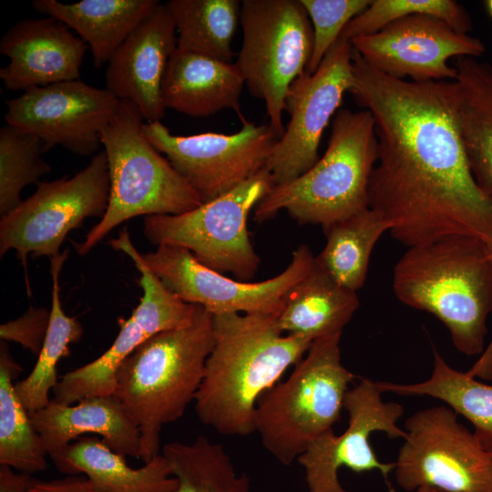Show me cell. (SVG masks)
<instances>
[{"label":"cell","instance_id":"1","mask_svg":"<svg viewBox=\"0 0 492 492\" xmlns=\"http://www.w3.org/2000/svg\"><path fill=\"white\" fill-rule=\"evenodd\" d=\"M350 91L374 118L377 159L369 209L409 247L466 235L492 245V192L475 179L467 159L453 81L397 79L353 53Z\"/></svg>","mask_w":492,"mask_h":492},{"label":"cell","instance_id":"2","mask_svg":"<svg viewBox=\"0 0 492 492\" xmlns=\"http://www.w3.org/2000/svg\"><path fill=\"white\" fill-rule=\"evenodd\" d=\"M213 335L194 398L197 416L220 435L249 436L255 432L261 397L303 358L313 341L283 333L277 315L267 313L213 315Z\"/></svg>","mask_w":492,"mask_h":492},{"label":"cell","instance_id":"3","mask_svg":"<svg viewBox=\"0 0 492 492\" xmlns=\"http://www.w3.org/2000/svg\"><path fill=\"white\" fill-rule=\"evenodd\" d=\"M392 284L401 302L445 324L456 350L468 356L485 351L492 261L483 241L458 235L409 247L394 267Z\"/></svg>","mask_w":492,"mask_h":492},{"label":"cell","instance_id":"4","mask_svg":"<svg viewBox=\"0 0 492 492\" xmlns=\"http://www.w3.org/2000/svg\"><path fill=\"white\" fill-rule=\"evenodd\" d=\"M213 344V314L197 304L190 325L157 333L119 367L113 395L139 431L144 463L160 454L163 425L194 401Z\"/></svg>","mask_w":492,"mask_h":492},{"label":"cell","instance_id":"5","mask_svg":"<svg viewBox=\"0 0 492 492\" xmlns=\"http://www.w3.org/2000/svg\"><path fill=\"white\" fill-rule=\"evenodd\" d=\"M377 159L374 118L367 109H339L323 156L298 178L274 186L254 208L262 222L279 211L323 228L369 209L368 187Z\"/></svg>","mask_w":492,"mask_h":492},{"label":"cell","instance_id":"6","mask_svg":"<svg viewBox=\"0 0 492 492\" xmlns=\"http://www.w3.org/2000/svg\"><path fill=\"white\" fill-rule=\"evenodd\" d=\"M142 120L133 103L119 100L114 117L101 132L109 170L108 205L84 241L72 242L79 255H87L114 228L134 217L181 214L203 203L144 136Z\"/></svg>","mask_w":492,"mask_h":492},{"label":"cell","instance_id":"7","mask_svg":"<svg viewBox=\"0 0 492 492\" xmlns=\"http://www.w3.org/2000/svg\"><path fill=\"white\" fill-rule=\"evenodd\" d=\"M341 336L314 340L290 376L257 405L255 432L264 448L286 466L340 419L354 378L342 363Z\"/></svg>","mask_w":492,"mask_h":492},{"label":"cell","instance_id":"8","mask_svg":"<svg viewBox=\"0 0 492 492\" xmlns=\"http://www.w3.org/2000/svg\"><path fill=\"white\" fill-rule=\"evenodd\" d=\"M242 45L234 63L250 93L263 100L269 125L281 138L292 83L310 62L313 33L301 0H243Z\"/></svg>","mask_w":492,"mask_h":492},{"label":"cell","instance_id":"9","mask_svg":"<svg viewBox=\"0 0 492 492\" xmlns=\"http://www.w3.org/2000/svg\"><path fill=\"white\" fill-rule=\"evenodd\" d=\"M274 187L263 169L229 192L187 212L144 217L143 233L152 244L189 250L206 267L249 282L261 260L251 241V210Z\"/></svg>","mask_w":492,"mask_h":492},{"label":"cell","instance_id":"10","mask_svg":"<svg viewBox=\"0 0 492 492\" xmlns=\"http://www.w3.org/2000/svg\"><path fill=\"white\" fill-rule=\"evenodd\" d=\"M109 190L104 150L72 178L38 182L33 195L1 217L0 256L15 250L26 271L29 254L50 259L60 254V247L72 230L79 228L87 218L104 216Z\"/></svg>","mask_w":492,"mask_h":492},{"label":"cell","instance_id":"11","mask_svg":"<svg viewBox=\"0 0 492 492\" xmlns=\"http://www.w3.org/2000/svg\"><path fill=\"white\" fill-rule=\"evenodd\" d=\"M405 431L393 471L401 488L492 492V456L452 408L420 410L405 421Z\"/></svg>","mask_w":492,"mask_h":492},{"label":"cell","instance_id":"12","mask_svg":"<svg viewBox=\"0 0 492 492\" xmlns=\"http://www.w3.org/2000/svg\"><path fill=\"white\" fill-rule=\"evenodd\" d=\"M233 134L176 136L160 121L144 123L147 139L185 178L203 202L223 195L261 169L280 139L268 124L241 119Z\"/></svg>","mask_w":492,"mask_h":492},{"label":"cell","instance_id":"13","mask_svg":"<svg viewBox=\"0 0 492 492\" xmlns=\"http://www.w3.org/2000/svg\"><path fill=\"white\" fill-rule=\"evenodd\" d=\"M163 284L183 301L198 304L211 314L267 313L278 315L290 289L310 270L314 255L306 244L292 253L286 269L257 282L226 277L201 264L187 249L159 245L141 254Z\"/></svg>","mask_w":492,"mask_h":492},{"label":"cell","instance_id":"14","mask_svg":"<svg viewBox=\"0 0 492 492\" xmlns=\"http://www.w3.org/2000/svg\"><path fill=\"white\" fill-rule=\"evenodd\" d=\"M353 52L351 42L339 37L314 73L306 71L292 83L285 109L291 119L265 166L274 186L298 178L318 161L323 130L354 86Z\"/></svg>","mask_w":492,"mask_h":492},{"label":"cell","instance_id":"15","mask_svg":"<svg viewBox=\"0 0 492 492\" xmlns=\"http://www.w3.org/2000/svg\"><path fill=\"white\" fill-rule=\"evenodd\" d=\"M125 253L140 273V302L128 319L118 318L119 332L104 354L61 377L53 390V399L58 403L73 405L87 396L113 395L119 367L139 345L157 333L186 327L194 320L197 304L168 289L133 245H128Z\"/></svg>","mask_w":492,"mask_h":492},{"label":"cell","instance_id":"16","mask_svg":"<svg viewBox=\"0 0 492 492\" xmlns=\"http://www.w3.org/2000/svg\"><path fill=\"white\" fill-rule=\"evenodd\" d=\"M376 381L362 378L345 395L343 409L348 414V426L341 435L331 429L316 438L298 457L305 473L309 492H354L340 483V468L363 473L378 470L387 479L394 463L377 458L369 442L373 432L381 431L390 438L405 437L397 425L404 414L398 403L384 402Z\"/></svg>","mask_w":492,"mask_h":492},{"label":"cell","instance_id":"17","mask_svg":"<svg viewBox=\"0 0 492 492\" xmlns=\"http://www.w3.org/2000/svg\"><path fill=\"white\" fill-rule=\"evenodd\" d=\"M119 99L107 88L80 80L64 81L25 91L6 101L5 121L54 146L81 156L96 152L103 128L114 117Z\"/></svg>","mask_w":492,"mask_h":492},{"label":"cell","instance_id":"18","mask_svg":"<svg viewBox=\"0 0 492 492\" xmlns=\"http://www.w3.org/2000/svg\"><path fill=\"white\" fill-rule=\"evenodd\" d=\"M350 42L354 50L379 72L415 82L456 80L457 71L449 64L450 58H478L486 51L479 38L426 15L403 17Z\"/></svg>","mask_w":492,"mask_h":492},{"label":"cell","instance_id":"19","mask_svg":"<svg viewBox=\"0 0 492 492\" xmlns=\"http://www.w3.org/2000/svg\"><path fill=\"white\" fill-rule=\"evenodd\" d=\"M176 33L169 9L159 3L108 63L106 88L119 100L133 103L148 123L160 121L165 115L161 86L177 49Z\"/></svg>","mask_w":492,"mask_h":492},{"label":"cell","instance_id":"20","mask_svg":"<svg viewBox=\"0 0 492 492\" xmlns=\"http://www.w3.org/2000/svg\"><path fill=\"white\" fill-rule=\"evenodd\" d=\"M88 46L62 22L53 18L24 19L0 40V53L9 58L0 78L9 90L78 80Z\"/></svg>","mask_w":492,"mask_h":492},{"label":"cell","instance_id":"21","mask_svg":"<svg viewBox=\"0 0 492 492\" xmlns=\"http://www.w3.org/2000/svg\"><path fill=\"white\" fill-rule=\"evenodd\" d=\"M75 404L51 399L45 407L29 413L52 461L83 434L100 436L116 453L140 458L139 431L114 395L87 396Z\"/></svg>","mask_w":492,"mask_h":492},{"label":"cell","instance_id":"22","mask_svg":"<svg viewBox=\"0 0 492 492\" xmlns=\"http://www.w3.org/2000/svg\"><path fill=\"white\" fill-rule=\"evenodd\" d=\"M245 80L231 62L176 49L161 86L166 108L190 117H207L230 108L241 119V94Z\"/></svg>","mask_w":492,"mask_h":492},{"label":"cell","instance_id":"23","mask_svg":"<svg viewBox=\"0 0 492 492\" xmlns=\"http://www.w3.org/2000/svg\"><path fill=\"white\" fill-rule=\"evenodd\" d=\"M356 292L335 282L315 261L287 292L277 315L286 334L316 339L342 334L359 307Z\"/></svg>","mask_w":492,"mask_h":492},{"label":"cell","instance_id":"24","mask_svg":"<svg viewBox=\"0 0 492 492\" xmlns=\"http://www.w3.org/2000/svg\"><path fill=\"white\" fill-rule=\"evenodd\" d=\"M119 455L97 437H82L70 444L54 465L61 473L84 474L104 492H172L178 480L168 460L160 453L138 468L126 463Z\"/></svg>","mask_w":492,"mask_h":492},{"label":"cell","instance_id":"25","mask_svg":"<svg viewBox=\"0 0 492 492\" xmlns=\"http://www.w3.org/2000/svg\"><path fill=\"white\" fill-rule=\"evenodd\" d=\"M157 0H82L65 4L35 0L34 9L77 31L101 67L159 5Z\"/></svg>","mask_w":492,"mask_h":492},{"label":"cell","instance_id":"26","mask_svg":"<svg viewBox=\"0 0 492 492\" xmlns=\"http://www.w3.org/2000/svg\"><path fill=\"white\" fill-rule=\"evenodd\" d=\"M457 76L458 120L471 170L492 192V65L460 56L453 65Z\"/></svg>","mask_w":492,"mask_h":492},{"label":"cell","instance_id":"27","mask_svg":"<svg viewBox=\"0 0 492 492\" xmlns=\"http://www.w3.org/2000/svg\"><path fill=\"white\" fill-rule=\"evenodd\" d=\"M433 353L434 367L428 379L408 384L376 381L377 387L382 393L428 395L442 400L470 421L479 443L492 456V384L454 369L436 349Z\"/></svg>","mask_w":492,"mask_h":492},{"label":"cell","instance_id":"28","mask_svg":"<svg viewBox=\"0 0 492 492\" xmlns=\"http://www.w3.org/2000/svg\"><path fill=\"white\" fill-rule=\"evenodd\" d=\"M391 224L371 209L323 228L326 242L315 261L340 285L357 292L365 282L370 257Z\"/></svg>","mask_w":492,"mask_h":492},{"label":"cell","instance_id":"29","mask_svg":"<svg viewBox=\"0 0 492 492\" xmlns=\"http://www.w3.org/2000/svg\"><path fill=\"white\" fill-rule=\"evenodd\" d=\"M68 253L66 250L50 259L53 287L49 327L35 367L25 379L15 384L19 399L29 413L45 407L50 402L49 392L58 383L57 363L70 355L69 345L77 343L84 333L80 322L65 313L60 300L58 278Z\"/></svg>","mask_w":492,"mask_h":492},{"label":"cell","instance_id":"30","mask_svg":"<svg viewBox=\"0 0 492 492\" xmlns=\"http://www.w3.org/2000/svg\"><path fill=\"white\" fill-rule=\"evenodd\" d=\"M22 368L5 341L0 343V465L28 475L46 469L47 456L13 380Z\"/></svg>","mask_w":492,"mask_h":492},{"label":"cell","instance_id":"31","mask_svg":"<svg viewBox=\"0 0 492 492\" xmlns=\"http://www.w3.org/2000/svg\"><path fill=\"white\" fill-rule=\"evenodd\" d=\"M176 25L177 48L231 62L241 17L237 0H170L166 4Z\"/></svg>","mask_w":492,"mask_h":492},{"label":"cell","instance_id":"32","mask_svg":"<svg viewBox=\"0 0 492 492\" xmlns=\"http://www.w3.org/2000/svg\"><path fill=\"white\" fill-rule=\"evenodd\" d=\"M161 454L178 480L172 492H249L251 479L238 475L225 447L199 436L191 443L169 442Z\"/></svg>","mask_w":492,"mask_h":492},{"label":"cell","instance_id":"33","mask_svg":"<svg viewBox=\"0 0 492 492\" xmlns=\"http://www.w3.org/2000/svg\"><path fill=\"white\" fill-rule=\"evenodd\" d=\"M46 147L37 137L10 125L0 129V215L5 216L23 200L21 190L49 173L42 158Z\"/></svg>","mask_w":492,"mask_h":492},{"label":"cell","instance_id":"34","mask_svg":"<svg viewBox=\"0 0 492 492\" xmlns=\"http://www.w3.org/2000/svg\"><path fill=\"white\" fill-rule=\"evenodd\" d=\"M413 15L437 17L464 34L473 27L469 14L455 0H372L364 11L346 25L340 37L350 41L372 35L398 19Z\"/></svg>","mask_w":492,"mask_h":492},{"label":"cell","instance_id":"35","mask_svg":"<svg viewBox=\"0 0 492 492\" xmlns=\"http://www.w3.org/2000/svg\"><path fill=\"white\" fill-rule=\"evenodd\" d=\"M310 17L313 53L306 71L313 74L338 40L346 25L364 11L372 0H301Z\"/></svg>","mask_w":492,"mask_h":492},{"label":"cell","instance_id":"36","mask_svg":"<svg viewBox=\"0 0 492 492\" xmlns=\"http://www.w3.org/2000/svg\"><path fill=\"white\" fill-rule=\"evenodd\" d=\"M50 323V311L41 307H29L15 320L0 326L1 341H12L38 355Z\"/></svg>","mask_w":492,"mask_h":492},{"label":"cell","instance_id":"37","mask_svg":"<svg viewBox=\"0 0 492 492\" xmlns=\"http://www.w3.org/2000/svg\"><path fill=\"white\" fill-rule=\"evenodd\" d=\"M29 492H104L86 477L72 475L49 481L33 479Z\"/></svg>","mask_w":492,"mask_h":492},{"label":"cell","instance_id":"38","mask_svg":"<svg viewBox=\"0 0 492 492\" xmlns=\"http://www.w3.org/2000/svg\"><path fill=\"white\" fill-rule=\"evenodd\" d=\"M32 480L31 475L0 465V492H29Z\"/></svg>","mask_w":492,"mask_h":492},{"label":"cell","instance_id":"39","mask_svg":"<svg viewBox=\"0 0 492 492\" xmlns=\"http://www.w3.org/2000/svg\"><path fill=\"white\" fill-rule=\"evenodd\" d=\"M487 247L492 261V245H487ZM466 374L476 378L492 380V338L487 347L472 367L466 371Z\"/></svg>","mask_w":492,"mask_h":492},{"label":"cell","instance_id":"40","mask_svg":"<svg viewBox=\"0 0 492 492\" xmlns=\"http://www.w3.org/2000/svg\"><path fill=\"white\" fill-rule=\"evenodd\" d=\"M414 492H447L432 487H421Z\"/></svg>","mask_w":492,"mask_h":492},{"label":"cell","instance_id":"41","mask_svg":"<svg viewBox=\"0 0 492 492\" xmlns=\"http://www.w3.org/2000/svg\"><path fill=\"white\" fill-rule=\"evenodd\" d=\"M485 3L488 15L492 17V0H487Z\"/></svg>","mask_w":492,"mask_h":492},{"label":"cell","instance_id":"42","mask_svg":"<svg viewBox=\"0 0 492 492\" xmlns=\"http://www.w3.org/2000/svg\"><path fill=\"white\" fill-rule=\"evenodd\" d=\"M391 492H394V490L391 489Z\"/></svg>","mask_w":492,"mask_h":492}]
</instances>
